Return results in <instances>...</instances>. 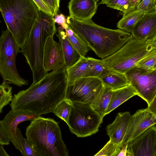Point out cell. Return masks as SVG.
<instances>
[{"mask_svg":"<svg viewBox=\"0 0 156 156\" xmlns=\"http://www.w3.org/2000/svg\"><path fill=\"white\" fill-rule=\"evenodd\" d=\"M68 82L65 69L47 73L27 89L14 94L10 104L11 110L41 115L52 112L66 99Z\"/></svg>","mask_w":156,"mask_h":156,"instance_id":"1","label":"cell"},{"mask_svg":"<svg viewBox=\"0 0 156 156\" xmlns=\"http://www.w3.org/2000/svg\"><path fill=\"white\" fill-rule=\"evenodd\" d=\"M69 26L102 59L113 54L131 37L132 34L119 29L113 30L98 25L92 20L78 21L69 16Z\"/></svg>","mask_w":156,"mask_h":156,"instance_id":"2","label":"cell"},{"mask_svg":"<svg viewBox=\"0 0 156 156\" xmlns=\"http://www.w3.org/2000/svg\"><path fill=\"white\" fill-rule=\"evenodd\" d=\"M54 17L39 10L30 33L20 48L32 73L33 82L41 79L47 73L43 65L44 45L47 38L56 32Z\"/></svg>","mask_w":156,"mask_h":156,"instance_id":"3","label":"cell"},{"mask_svg":"<svg viewBox=\"0 0 156 156\" xmlns=\"http://www.w3.org/2000/svg\"><path fill=\"white\" fill-rule=\"evenodd\" d=\"M26 138L36 156H68L58 122L40 117L31 121L26 128Z\"/></svg>","mask_w":156,"mask_h":156,"instance_id":"4","label":"cell"},{"mask_svg":"<svg viewBox=\"0 0 156 156\" xmlns=\"http://www.w3.org/2000/svg\"><path fill=\"white\" fill-rule=\"evenodd\" d=\"M39 9L32 0H0V11L20 48L29 36Z\"/></svg>","mask_w":156,"mask_h":156,"instance_id":"5","label":"cell"},{"mask_svg":"<svg viewBox=\"0 0 156 156\" xmlns=\"http://www.w3.org/2000/svg\"><path fill=\"white\" fill-rule=\"evenodd\" d=\"M156 49V38L142 40L132 36L120 49L102 60L107 69L125 74Z\"/></svg>","mask_w":156,"mask_h":156,"instance_id":"6","label":"cell"},{"mask_svg":"<svg viewBox=\"0 0 156 156\" xmlns=\"http://www.w3.org/2000/svg\"><path fill=\"white\" fill-rule=\"evenodd\" d=\"M20 48L7 29L0 36V75L3 81L19 87L27 85L28 81L19 74L16 67V58Z\"/></svg>","mask_w":156,"mask_h":156,"instance_id":"7","label":"cell"},{"mask_svg":"<svg viewBox=\"0 0 156 156\" xmlns=\"http://www.w3.org/2000/svg\"><path fill=\"white\" fill-rule=\"evenodd\" d=\"M68 125L70 132L77 137L91 136L98 131L102 122L101 117L87 103L71 102Z\"/></svg>","mask_w":156,"mask_h":156,"instance_id":"8","label":"cell"},{"mask_svg":"<svg viewBox=\"0 0 156 156\" xmlns=\"http://www.w3.org/2000/svg\"><path fill=\"white\" fill-rule=\"evenodd\" d=\"M125 74L137 95L149 105L156 97V69L147 70L135 66Z\"/></svg>","mask_w":156,"mask_h":156,"instance_id":"9","label":"cell"},{"mask_svg":"<svg viewBox=\"0 0 156 156\" xmlns=\"http://www.w3.org/2000/svg\"><path fill=\"white\" fill-rule=\"evenodd\" d=\"M103 86L101 80L95 77H85L69 81L66 99L71 102L90 104Z\"/></svg>","mask_w":156,"mask_h":156,"instance_id":"10","label":"cell"},{"mask_svg":"<svg viewBox=\"0 0 156 156\" xmlns=\"http://www.w3.org/2000/svg\"><path fill=\"white\" fill-rule=\"evenodd\" d=\"M156 140L155 124L128 142L127 156H155Z\"/></svg>","mask_w":156,"mask_h":156,"instance_id":"11","label":"cell"},{"mask_svg":"<svg viewBox=\"0 0 156 156\" xmlns=\"http://www.w3.org/2000/svg\"><path fill=\"white\" fill-rule=\"evenodd\" d=\"M41 115L21 110H11L0 122L9 142L12 143L16 149L20 151L16 134L17 126L24 121L35 119Z\"/></svg>","mask_w":156,"mask_h":156,"instance_id":"12","label":"cell"},{"mask_svg":"<svg viewBox=\"0 0 156 156\" xmlns=\"http://www.w3.org/2000/svg\"><path fill=\"white\" fill-rule=\"evenodd\" d=\"M156 115L147 108L138 110L131 115L122 144H126L151 126L156 124Z\"/></svg>","mask_w":156,"mask_h":156,"instance_id":"13","label":"cell"},{"mask_svg":"<svg viewBox=\"0 0 156 156\" xmlns=\"http://www.w3.org/2000/svg\"><path fill=\"white\" fill-rule=\"evenodd\" d=\"M54 35L47 38L44 47L43 65L47 73L51 70L54 71L65 69L61 46L59 42L54 41Z\"/></svg>","mask_w":156,"mask_h":156,"instance_id":"14","label":"cell"},{"mask_svg":"<svg viewBox=\"0 0 156 156\" xmlns=\"http://www.w3.org/2000/svg\"><path fill=\"white\" fill-rule=\"evenodd\" d=\"M131 34L140 40L156 38V11L143 13L136 23Z\"/></svg>","mask_w":156,"mask_h":156,"instance_id":"15","label":"cell"},{"mask_svg":"<svg viewBox=\"0 0 156 156\" xmlns=\"http://www.w3.org/2000/svg\"><path fill=\"white\" fill-rule=\"evenodd\" d=\"M97 3L95 0H70L68 6L69 16L78 21L91 20L97 11Z\"/></svg>","mask_w":156,"mask_h":156,"instance_id":"16","label":"cell"},{"mask_svg":"<svg viewBox=\"0 0 156 156\" xmlns=\"http://www.w3.org/2000/svg\"><path fill=\"white\" fill-rule=\"evenodd\" d=\"M129 112L118 113L114 121L106 127L107 133L114 144L122 143L131 118Z\"/></svg>","mask_w":156,"mask_h":156,"instance_id":"17","label":"cell"},{"mask_svg":"<svg viewBox=\"0 0 156 156\" xmlns=\"http://www.w3.org/2000/svg\"><path fill=\"white\" fill-rule=\"evenodd\" d=\"M58 33L57 36L63 51L65 62L64 68L66 69L75 64L81 56L69 41L65 31L61 27L58 28Z\"/></svg>","mask_w":156,"mask_h":156,"instance_id":"18","label":"cell"},{"mask_svg":"<svg viewBox=\"0 0 156 156\" xmlns=\"http://www.w3.org/2000/svg\"><path fill=\"white\" fill-rule=\"evenodd\" d=\"M103 86L112 90L129 85L125 74L108 70L99 78Z\"/></svg>","mask_w":156,"mask_h":156,"instance_id":"19","label":"cell"},{"mask_svg":"<svg viewBox=\"0 0 156 156\" xmlns=\"http://www.w3.org/2000/svg\"><path fill=\"white\" fill-rule=\"evenodd\" d=\"M136 95L137 93L129 85L113 90L108 105L105 112V115Z\"/></svg>","mask_w":156,"mask_h":156,"instance_id":"20","label":"cell"},{"mask_svg":"<svg viewBox=\"0 0 156 156\" xmlns=\"http://www.w3.org/2000/svg\"><path fill=\"white\" fill-rule=\"evenodd\" d=\"M90 68V63L87 58L81 57L73 65L65 69L69 81L86 77Z\"/></svg>","mask_w":156,"mask_h":156,"instance_id":"21","label":"cell"},{"mask_svg":"<svg viewBox=\"0 0 156 156\" xmlns=\"http://www.w3.org/2000/svg\"><path fill=\"white\" fill-rule=\"evenodd\" d=\"M112 90L103 86L90 105L101 117L105 115V112L108 105Z\"/></svg>","mask_w":156,"mask_h":156,"instance_id":"22","label":"cell"},{"mask_svg":"<svg viewBox=\"0 0 156 156\" xmlns=\"http://www.w3.org/2000/svg\"><path fill=\"white\" fill-rule=\"evenodd\" d=\"M143 13L135 8L123 14L122 18L117 24L120 30L131 34L136 22Z\"/></svg>","mask_w":156,"mask_h":156,"instance_id":"23","label":"cell"},{"mask_svg":"<svg viewBox=\"0 0 156 156\" xmlns=\"http://www.w3.org/2000/svg\"><path fill=\"white\" fill-rule=\"evenodd\" d=\"M67 37L81 57H85L91 50L85 42L68 25L65 29Z\"/></svg>","mask_w":156,"mask_h":156,"instance_id":"24","label":"cell"},{"mask_svg":"<svg viewBox=\"0 0 156 156\" xmlns=\"http://www.w3.org/2000/svg\"><path fill=\"white\" fill-rule=\"evenodd\" d=\"M90 64V68L86 77H95L99 78L108 69L102 60L92 57L87 58Z\"/></svg>","mask_w":156,"mask_h":156,"instance_id":"25","label":"cell"},{"mask_svg":"<svg viewBox=\"0 0 156 156\" xmlns=\"http://www.w3.org/2000/svg\"><path fill=\"white\" fill-rule=\"evenodd\" d=\"M101 4H105L110 8L119 10L123 14L134 9L130 7L129 0H101L98 5Z\"/></svg>","mask_w":156,"mask_h":156,"instance_id":"26","label":"cell"},{"mask_svg":"<svg viewBox=\"0 0 156 156\" xmlns=\"http://www.w3.org/2000/svg\"><path fill=\"white\" fill-rule=\"evenodd\" d=\"M12 97V87L3 81L0 84V113L4 107L11 102Z\"/></svg>","mask_w":156,"mask_h":156,"instance_id":"27","label":"cell"},{"mask_svg":"<svg viewBox=\"0 0 156 156\" xmlns=\"http://www.w3.org/2000/svg\"><path fill=\"white\" fill-rule=\"evenodd\" d=\"M71 106V102L65 99L57 106L52 112L67 124L70 113Z\"/></svg>","mask_w":156,"mask_h":156,"instance_id":"28","label":"cell"},{"mask_svg":"<svg viewBox=\"0 0 156 156\" xmlns=\"http://www.w3.org/2000/svg\"><path fill=\"white\" fill-rule=\"evenodd\" d=\"M16 134L20 151L23 156H36L30 143L23 136L20 129L17 128Z\"/></svg>","mask_w":156,"mask_h":156,"instance_id":"29","label":"cell"},{"mask_svg":"<svg viewBox=\"0 0 156 156\" xmlns=\"http://www.w3.org/2000/svg\"><path fill=\"white\" fill-rule=\"evenodd\" d=\"M135 66L147 70L156 69V49L143 58Z\"/></svg>","mask_w":156,"mask_h":156,"instance_id":"30","label":"cell"},{"mask_svg":"<svg viewBox=\"0 0 156 156\" xmlns=\"http://www.w3.org/2000/svg\"><path fill=\"white\" fill-rule=\"evenodd\" d=\"M135 8L144 14L156 11V0H142Z\"/></svg>","mask_w":156,"mask_h":156,"instance_id":"31","label":"cell"},{"mask_svg":"<svg viewBox=\"0 0 156 156\" xmlns=\"http://www.w3.org/2000/svg\"><path fill=\"white\" fill-rule=\"evenodd\" d=\"M118 144H114L110 139L95 156H114Z\"/></svg>","mask_w":156,"mask_h":156,"instance_id":"32","label":"cell"},{"mask_svg":"<svg viewBox=\"0 0 156 156\" xmlns=\"http://www.w3.org/2000/svg\"><path fill=\"white\" fill-rule=\"evenodd\" d=\"M48 6L54 17L59 9L60 0H42Z\"/></svg>","mask_w":156,"mask_h":156,"instance_id":"33","label":"cell"},{"mask_svg":"<svg viewBox=\"0 0 156 156\" xmlns=\"http://www.w3.org/2000/svg\"><path fill=\"white\" fill-rule=\"evenodd\" d=\"M32 0L40 10L49 15L53 16L50 9L47 5L42 0Z\"/></svg>","mask_w":156,"mask_h":156,"instance_id":"34","label":"cell"},{"mask_svg":"<svg viewBox=\"0 0 156 156\" xmlns=\"http://www.w3.org/2000/svg\"><path fill=\"white\" fill-rule=\"evenodd\" d=\"M55 17L54 21L55 23L60 26L63 29L65 30L68 27V25L66 22V19L63 14H57Z\"/></svg>","mask_w":156,"mask_h":156,"instance_id":"35","label":"cell"},{"mask_svg":"<svg viewBox=\"0 0 156 156\" xmlns=\"http://www.w3.org/2000/svg\"><path fill=\"white\" fill-rule=\"evenodd\" d=\"M127 146L128 143L125 144L122 143L119 144L114 156H127Z\"/></svg>","mask_w":156,"mask_h":156,"instance_id":"36","label":"cell"},{"mask_svg":"<svg viewBox=\"0 0 156 156\" xmlns=\"http://www.w3.org/2000/svg\"><path fill=\"white\" fill-rule=\"evenodd\" d=\"M0 143L4 145H8L9 141L5 132L0 120Z\"/></svg>","mask_w":156,"mask_h":156,"instance_id":"37","label":"cell"},{"mask_svg":"<svg viewBox=\"0 0 156 156\" xmlns=\"http://www.w3.org/2000/svg\"><path fill=\"white\" fill-rule=\"evenodd\" d=\"M156 97H155L149 105L147 108L148 110L153 114L156 115Z\"/></svg>","mask_w":156,"mask_h":156,"instance_id":"38","label":"cell"},{"mask_svg":"<svg viewBox=\"0 0 156 156\" xmlns=\"http://www.w3.org/2000/svg\"><path fill=\"white\" fill-rule=\"evenodd\" d=\"M130 6L133 9H135L139 3V0H129Z\"/></svg>","mask_w":156,"mask_h":156,"instance_id":"39","label":"cell"},{"mask_svg":"<svg viewBox=\"0 0 156 156\" xmlns=\"http://www.w3.org/2000/svg\"><path fill=\"white\" fill-rule=\"evenodd\" d=\"M4 145L0 143V156H9L4 149Z\"/></svg>","mask_w":156,"mask_h":156,"instance_id":"40","label":"cell"},{"mask_svg":"<svg viewBox=\"0 0 156 156\" xmlns=\"http://www.w3.org/2000/svg\"><path fill=\"white\" fill-rule=\"evenodd\" d=\"M96 2H97L98 1H99L100 0H95Z\"/></svg>","mask_w":156,"mask_h":156,"instance_id":"41","label":"cell"},{"mask_svg":"<svg viewBox=\"0 0 156 156\" xmlns=\"http://www.w3.org/2000/svg\"><path fill=\"white\" fill-rule=\"evenodd\" d=\"M142 0H139V3Z\"/></svg>","mask_w":156,"mask_h":156,"instance_id":"42","label":"cell"},{"mask_svg":"<svg viewBox=\"0 0 156 156\" xmlns=\"http://www.w3.org/2000/svg\"><path fill=\"white\" fill-rule=\"evenodd\" d=\"M1 22V21H0V23Z\"/></svg>","mask_w":156,"mask_h":156,"instance_id":"43","label":"cell"}]
</instances>
